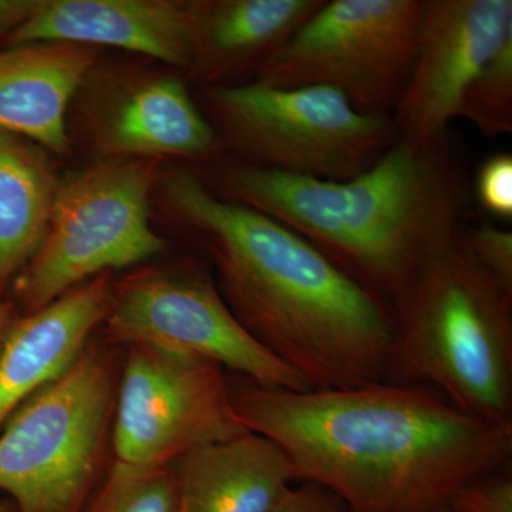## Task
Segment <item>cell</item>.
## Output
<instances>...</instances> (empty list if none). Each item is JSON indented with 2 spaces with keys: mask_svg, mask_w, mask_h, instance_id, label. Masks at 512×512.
Returning <instances> with one entry per match:
<instances>
[{
  "mask_svg": "<svg viewBox=\"0 0 512 512\" xmlns=\"http://www.w3.org/2000/svg\"><path fill=\"white\" fill-rule=\"evenodd\" d=\"M247 431L232 409L222 367L151 346L123 349L111 440L114 463L161 470L195 448Z\"/></svg>",
  "mask_w": 512,
  "mask_h": 512,
  "instance_id": "obj_10",
  "label": "cell"
},
{
  "mask_svg": "<svg viewBox=\"0 0 512 512\" xmlns=\"http://www.w3.org/2000/svg\"><path fill=\"white\" fill-rule=\"evenodd\" d=\"M101 338L116 348L143 345L208 360L259 386L312 390L242 328L207 262L141 268L113 281Z\"/></svg>",
  "mask_w": 512,
  "mask_h": 512,
  "instance_id": "obj_9",
  "label": "cell"
},
{
  "mask_svg": "<svg viewBox=\"0 0 512 512\" xmlns=\"http://www.w3.org/2000/svg\"><path fill=\"white\" fill-rule=\"evenodd\" d=\"M457 117L470 121L484 136L512 133V36L467 84L461 93Z\"/></svg>",
  "mask_w": 512,
  "mask_h": 512,
  "instance_id": "obj_19",
  "label": "cell"
},
{
  "mask_svg": "<svg viewBox=\"0 0 512 512\" xmlns=\"http://www.w3.org/2000/svg\"><path fill=\"white\" fill-rule=\"evenodd\" d=\"M201 99L225 156L316 180L362 174L400 137L393 117L360 113L325 86L251 80L202 87Z\"/></svg>",
  "mask_w": 512,
  "mask_h": 512,
  "instance_id": "obj_6",
  "label": "cell"
},
{
  "mask_svg": "<svg viewBox=\"0 0 512 512\" xmlns=\"http://www.w3.org/2000/svg\"><path fill=\"white\" fill-rule=\"evenodd\" d=\"M471 254L498 285L512 292V232L494 222L463 229Z\"/></svg>",
  "mask_w": 512,
  "mask_h": 512,
  "instance_id": "obj_22",
  "label": "cell"
},
{
  "mask_svg": "<svg viewBox=\"0 0 512 512\" xmlns=\"http://www.w3.org/2000/svg\"><path fill=\"white\" fill-rule=\"evenodd\" d=\"M228 386L242 426L284 451L298 483L326 488L350 512H434L512 466V426L424 384L292 392L228 375Z\"/></svg>",
  "mask_w": 512,
  "mask_h": 512,
  "instance_id": "obj_1",
  "label": "cell"
},
{
  "mask_svg": "<svg viewBox=\"0 0 512 512\" xmlns=\"http://www.w3.org/2000/svg\"><path fill=\"white\" fill-rule=\"evenodd\" d=\"M84 512H178L173 467L134 470L113 461Z\"/></svg>",
  "mask_w": 512,
  "mask_h": 512,
  "instance_id": "obj_20",
  "label": "cell"
},
{
  "mask_svg": "<svg viewBox=\"0 0 512 512\" xmlns=\"http://www.w3.org/2000/svg\"><path fill=\"white\" fill-rule=\"evenodd\" d=\"M113 279L103 274L40 311L20 315L0 352V430L33 394L57 379L103 326Z\"/></svg>",
  "mask_w": 512,
  "mask_h": 512,
  "instance_id": "obj_14",
  "label": "cell"
},
{
  "mask_svg": "<svg viewBox=\"0 0 512 512\" xmlns=\"http://www.w3.org/2000/svg\"><path fill=\"white\" fill-rule=\"evenodd\" d=\"M271 512H350L346 504L318 484L301 483L293 485Z\"/></svg>",
  "mask_w": 512,
  "mask_h": 512,
  "instance_id": "obj_24",
  "label": "cell"
},
{
  "mask_svg": "<svg viewBox=\"0 0 512 512\" xmlns=\"http://www.w3.org/2000/svg\"><path fill=\"white\" fill-rule=\"evenodd\" d=\"M325 0H194L190 77L202 87L255 77Z\"/></svg>",
  "mask_w": 512,
  "mask_h": 512,
  "instance_id": "obj_15",
  "label": "cell"
},
{
  "mask_svg": "<svg viewBox=\"0 0 512 512\" xmlns=\"http://www.w3.org/2000/svg\"><path fill=\"white\" fill-rule=\"evenodd\" d=\"M390 306L384 382L433 387L467 413L512 426V292L481 268L463 228Z\"/></svg>",
  "mask_w": 512,
  "mask_h": 512,
  "instance_id": "obj_4",
  "label": "cell"
},
{
  "mask_svg": "<svg viewBox=\"0 0 512 512\" xmlns=\"http://www.w3.org/2000/svg\"><path fill=\"white\" fill-rule=\"evenodd\" d=\"M426 0H325L255 77L325 86L360 113L392 117L412 73Z\"/></svg>",
  "mask_w": 512,
  "mask_h": 512,
  "instance_id": "obj_8",
  "label": "cell"
},
{
  "mask_svg": "<svg viewBox=\"0 0 512 512\" xmlns=\"http://www.w3.org/2000/svg\"><path fill=\"white\" fill-rule=\"evenodd\" d=\"M484 214L498 221L512 220V156L507 151L491 154L478 167L471 197Z\"/></svg>",
  "mask_w": 512,
  "mask_h": 512,
  "instance_id": "obj_21",
  "label": "cell"
},
{
  "mask_svg": "<svg viewBox=\"0 0 512 512\" xmlns=\"http://www.w3.org/2000/svg\"><path fill=\"white\" fill-rule=\"evenodd\" d=\"M178 512H271L298 483L274 441L247 431L173 464Z\"/></svg>",
  "mask_w": 512,
  "mask_h": 512,
  "instance_id": "obj_17",
  "label": "cell"
},
{
  "mask_svg": "<svg viewBox=\"0 0 512 512\" xmlns=\"http://www.w3.org/2000/svg\"><path fill=\"white\" fill-rule=\"evenodd\" d=\"M434 512H450V510H448V507H443V508H440V510H437Z\"/></svg>",
  "mask_w": 512,
  "mask_h": 512,
  "instance_id": "obj_28",
  "label": "cell"
},
{
  "mask_svg": "<svg viewBox=\"0 0 512 512\" xmlns=\"http://www.w3.org/2000/svg\"><path fill=\"white\" fill-rule=\"evenodd\" d=\"M110 46L190 69V8L177 0H42L8 45Z\"/></svg>",
  "mask_w": 512,
  "mask_h": 512,
  "instance_id": "obj_13",
  "label": "cell"
},
{
  "mask_svg": "<svg viewBox=\"0 0 512 512\" xmlns=\"http://www.w3.org/2000/svg\"><path fill=\"white\" fill-rule=\"evenodd\" d=\"M447 507L450 512H512V466L464 485Z\"/></svg>",
  "mask_w": 512,
  "mask_h": 512,
  "instance_id": "obj_23",
  "label": "cell"
},
{
  "mask_svg": "<svg viewBox=\"0 0 512 512\" xmlns=\"http://www.w3.org/2000/svg\"><path fill=\"white\" fill-rule=\"evenodd\" d=\"M157 188L168 217L210 266L229 311L259 345L312 389L384 382L390 303L291 228L215 194L195 171H161Z\"/></svg>",
  "mask_w": 512,
  "mask_h": 512,
  "instance_id": "obj_2",
  "label": "cell"
},
{
  "mask_svg": "<svg viewBox=\"0 0 512 512\" xmlns=\"http://www.w3.org/2000/svg\"><path fill=\"white\" fill-rule=\"evenodd\" d=\"M57 185L39 148L0 133V301L45 238Z\"/></svg>",
  "mask_w": 512,
  "mask_h": 512,
  "instance_id": "obj_18",
  "label": "cell"
},
{
  "mask_svg": "<svg viewBox=\"0 0 512 512\" xmlns=\"http://www.w3.org/2000/svg\"><path fill=\"white\" fill-rule=\"evenodd\" d=\"M96 146L110 160L181 158L210 164L221 156L217 133L187 86L173 76L121 83L92 113Z\"/></svg>",
  "mask_w": 512,
  "mask_h": 512,
  "instance_id": "obj_12",
  "label": "cell"
},
{
  "mask_svg": "<svg viewBox=\"0 0 512 512\" xmlns=\"http://www.w3.org/2000/svg\"><path fill=\"white\" fill-rule=\"evenodd\" d=\"M42 0H0V39L16 32L39 9Z\"/></svg>",
  "mask_w": 512,
  "mask_h": 512,
  "instance_id": "obj_25",
  "label": "cell"
},
{
  "mask_svg": "<svg viewBox=\"0 0 512 512\" xmlns=\"http://www.w3.org/2000/svg\"><path fill=\"white\" fill-rule=\"evenodd\" d=\"M197 174L225 200L291 228L387 303L456 237L473 198L453 130L433 140L399 137L369 170L345 181L281 173L225 154Z\"/></svg>",
  "mask_w": 512,
  "mask_h": 512,
  "instance_id": "obj_3",
  "label": "cell"
},
{
  "mask_svg": "<svg viewBox=\"0 0 512 512\" xmlns=\"http://www.w3.org/2000/svg\"><path fill=\"white\" fill-rule=\"evenodd\" d=\"M158 160H107L57 185L45 238L9 291L20 315L170 248L150 225Z\"/></svg>",
  "mask_w": 512,
  "mask_h": 512,
  "instance_id": "obj_7",
  "label": "cell"
},
{
  "mask_svg": "<svg viewBox=\"0 0 512 512\" xmlns=\"http://www.w3.org/2000/svg\"><path fill=\"white\" fill-rule=\"evenodd\" d=\"M94 63L92 47L73 43L0 50V133L28 138L57 156L69 153L67 109Z\"/></svg>",
  "mask_w": 512,
  "mask_h": 512,
  "instance_id": "obj_16",
  "label": "cell"
},
{
  "mask_svg": "<svg viewBox=\"0 0 512 512\" xmlns=\"http://www.w3.org/2000/svg\"><path fill=\"white\" fill-rule=\"evenodd\" d=\"M20 318V312L12 301H0V352L5 346L10 330L13 329L15 323Z\"/></svg>",
  "mask_w": 512,
  "mask_h": 512,
  "instance_id": "obj_26",
  "label": "cell"
},
{
  "mask_svg": "<svg viewBox=\"0 0 512 512\" xmlns=\"http://www.w3.org/2000/svg\"><path fill=\"white\" fill-rule=\"evenodd\" d=\"M0 512H9L8 505L0 503Z\"/></svg>",
  "mask_w": 512,
  "mask_h": 512,
  "instance_id": "obj_27",
  "label": "cell"
},
{
  "mask_svg": "<svg viewBox=\"0 0 512 512\" xmlns=\"http://www.w3.org/2000/svg\"><path fill=\"white\" fill-rule=\"evenodd\" d=\"M123 349L103 338L0 430V491L19 512H84L113 464Z\"/></svg>",
  "mask_w": 512,
  "mask_h": 512,
  "instance_id": "obj_5",
  "label": "cell"
},
{
  "mask_svg": "<svg viewBox=\"0 0 512 512\" xmlns=\"http://www.w3.org/2000/svg\"><path fill=\"white\" fill-rule=\"evenodd\" d=\"M510 36L512 0H426L412 73L392 116L399 136L448 133L461 93Z\"/></svg>",
  "mask_w": 512,
  "mask_h": 512,
  "instance_id": "obj_11",
  "label": "cell"
}]
</instances>
